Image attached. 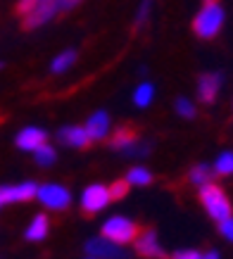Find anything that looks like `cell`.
Wrapping results in <instances>:
<instances>
[{
    "label": "cell",
    "mask_w": 233,
    "mask_h": 259,
    "mask_svg": "<svg viewBox=\"0 0 233 259\" xmlns=\"http://www.w3.org/2000/svg\"><path fill=\"white\" fill-rule=\"evenodd\" d=\"M224 8L219 0H202L200 12L193 19V33L202 40H210L214 36H219L221 26H224Z\"/></svg>",
    "instance_id": "1"
},
{
    "label": "cell",
    "mask_w": 233,
    "mask_h": 259,
    "mask_svg": "<svg viewBox=\"0 0 233 259\" xmlns=\"http://www.w3.org/2000/svg\"><path fill=\"white\" fill-rule=\"evenodd\" d=\"M198 200H200V204L205 207V212L210 214V219H214L217 224H221V221L233 217L231 200L226 195V190L221 188V186H217V183L202 186L200 193H198Z\"/></svg>",
    "instance_id": "2"
},
{
    "label": "cell",
    "mask_w": 233,
    "mask_h": 259,
    "mask_svg": "<svg viewBox=\"0 0 233 259\" xmlns=\"http://www.w3.org/2000/svg\"><path fill=\"white\" fill-rule=\"evenodd\" d=\"M140 233V226L136 221L126 219V217H109L100 228V236L107 238L109 243L114 245H126V243H133Z\"/></svg>",
    "instance_id": "3"
},
{
    "label": "cell",
    "mask_w": 233,
    "mask_h": 259,
    "mask_svg": "<svg viewBox=\"0 0 233 259\" xmlns=\"http://www.w3.org/2000/svg\"><path fill=\"white\" fill-rule=\"evenodd\" d=\"M36 200H38L46 209L64 212V209H69V204H71V193L64 188V186H57V183H43V186H38Z\"/></svg>",
    "instance_id": "4"
},
{
    "label": "cell",
    "mask_w": 233,
    "mask_h": 259,
    "mask_svg": "<svg viewBox=\"0 0 233 259\" xmlns=\"http://www.w3.org/2000/svg\"><path fill=\"white\" fill-rule=\"evenodd\" d=\"M109 202H112L109 188L95 183V186H88V188L84 190V195H81V212H84L86 217H95V214H100Z\"/></svg>",
    "instance_id": "5"
},
{
    "label": "cell",
    "mask_w": 233,
    "mask_h": 259,
    "mask_svg": "<svg viewBox=\"0 0 233 259\" xmlns=\"http://www.w3.org/2000/svg\"><path fill=\"white\" fill-rule=\"evenodd\" d=\"M84 250L88 257H93V259H129V252L122 250V245L109 243L107 238H102V236L91 238L84 245Z\"/></svg>",
    "instance_id": "6"
},
{
    "label": "cell",
    "mask_w": 233,
    "mask_h": 259,
    "mask_svg": "<svg viewBox=\"0 0 233 259\" xmlns=\"http://www.w3.org/2000/svg\"><path fill=\"white\" fill-rule=\"evenodd\" d=\"M57 12H60V0H46V3H41L33 12L22 17V29L24 31H36V29H41L43 24L50 22Z\"/></svg>",
    "instance_id": "7"
},
{
    "label": "cell",
    "mask_w": 233,
    "mask_h": 259,
    "mask_svg": "<svg viewBox=\"0 0 233 259\" xmlns=\"http://www.w3.org/2000/svg\"><path fill=\"white\" fill-rule=\"evenodd\" d=\"M38 193V186L33 181H24V183H17V186H0V197L5 204L12 202H29L33 200Z\"/></svg>",
    "instance_id": "8"
},
{
    "label": "cell",
    "mask_w": 233,
    "mask_h": 259,
    "mask_svg": "<svg viewBox=\"0 0 233 259\" xmlns=\"http://www.w3.org/2000/svg\"><path fill=\"white\" fill-rule=\"evenodd\" d=\"M136 250L145 259H164V250L152 228H140L138 238H136Z\"/></svg>",
    "instance_id": "9"
},
{
    "label": "cell",
    "mask_w": 233,
    "mask_h": 259,
    "mask_svg": "<svg viewBox=\"0 0 233 259\" xmlns=\"http://www.w3.org/2000/svg\"><path fill=\"white\" fill-rule=\"evenodd\" d=\"M46 143H48V134L43 128H38V126H26L15 138V145L19 150H24V152H36V150L43 148Z\"/></svg>",
    "instance_id": "10"
},
{
    "label": "cell",
    "mask_w": 233,
    "mask_h": 259,
    "mask_svg": "<svg viewBox=\"0 0 233 259\" xmlns=\"http://www.w3.org/2000/svg\"><path fill=\"white\" fill-rule=\"evenodd\" d=\"M136 143H138V128L131 126V124H124V126H119L114 134H112V138H109V148L129 155Z\"/></svg>",
    "instance_id": "11"
},
{
    "label": "cell",
    "mask_w": 233,
    "mask_h": 259,
    "mask_svg": "<svg viewBox=\"0 0 233 259\" xmlns=\"http://www.w3.org/2000/svg\"><path fill=\"white\" fill-rule=\"evenodd\" d=\"M57 141L67 145V148H76V150H86L93 143L86 134V128H81V126H64V128H60L57 131Z\"/></svg>",
    "instance_id": "12"
},
{
    "label": "cell",
    "mask_w": 233,
    "mask_h": 259,
    "mask_svg": "<svg viewBox=\"0 0 233 259\" xmlns=\"http://www.w3.org/2000/svg\"><path fill=\"white\" fill-rule=\"evenodd\" d=\"M86 134H88V138L91 141H105L109 134V114L107 112H93L91 117H88V121H86Z\"/></svg>",
    "instance_id": "13"
},
{
    "label": "cell",
    "mask_w": 233,
    "mask_h": 259,
    "mask_svg": "<svg viewBox=\"0 0 233 259\" xmlns=\"http://www.w3.org/2000/svg\"><path fill=\"white\" fill-rule=\"evenodd\" d=\"M219 88H221V74H202L200 81H198V98H200L205 105H212L217 100Z\"/></svg>",
    "instance_id": "14"
},
{
    "label": "cell",
    "mask_w": 233,
    "mask_h": 259,
    "mask_svg": "<svg viewBox=\"0 0 233 259\" xmlns=\"http://www.w3.org/2000/svg\"><path fill=\"white\" fill-rule=\"evenodd\" d=\"M48 231H50V219L46 214H36L31 224L26 226V231H24V238L31 240V243H41L43 238H48Z\"/></svg>",
    "instance_id": "15"
},
{
    "label": "cell",
    "mask_w": 233,
    "mask_h": 259,
    "mask_svg": "<svg viewBox=\"0 0 233 259\" xmlns=\"http://www.w3.org/2000/svg\"><path fill=\"white\" fill-rule=\"evenodd\" d=\"M188 181L193 183V186H207L214 181V169L210 164H195L190 171H188Z\"/></svg>",
    "instance_id": "16"
},
{
    "label": "cell",
    "mask_w": 233,
    "mask_h": 259,
    "mask_svg": "<svg viewBox=\"0 0 233 259\" xmlns=\"http://www.w3.org/2000/svg\"><path fill=\"white\" fill-rule=\"evenodd\" d=\"M76 50H64V53H60V55L53 60V64H50V71L53 74H62V71H67L71 67V64L76 62Z\"/></svg>",
    "instance_id": "17"
},
{
    "label": "cell",
    "mask_w": 233,
    "mask_h": 259,
    "mask_svg": "<svg viewBox=\"0 0 233 259\" xmlns=\"http://www.w3.org/2000/svg\"><path fill=\"white\" fill-rule=\"evenodd\" d=\"M126 181H129L131 186H150V183H152V174H150L145 166H133V169H129V174H126Z\"/></svg>",
    "instance_id": "18"
},
{
    "label": "cell",
    "mask_w": 233,
    "mask_h": 259,
    "mask_svg": "<svg viewBox=\"0 0 233 259\" xmlns=\"http://www.w3.org/2000/svg\"><path fill=\"white\" fill-rule=\"evenodd\" d=\"M152 5H155V0H140V8L136 10V19H133V31H138V29H143L148 24Z\"/></svg>",
    "instance_id": "19"
},
{
    "label": "cell",
    "mask_w": 233,
    "mask_h": 259,
    "mask_svg": "<svg viewBox=\"0 0 233 259\" xmlns=\"http://www.w3.org/2000/svg\"><path fill=\"white\" fill-rule=\"evenodd\" d=\"M212 169H214L217 176H231L233 174V152H221Z\"/></svg>",
    "instance_id": "20"
},
{
    "label": "cell",
    "mask_w": 233,
    "mask_h": 259,
    "mask_svg": "<svg viewBox=\"0 0 233 259\" xmlns=\"http://www.w3.org/2000/svg\"><path fill=\"white\" fill-rule=\"evenodd\" d=\"M33 159H36V164L38 166H50L55 164V159H57V152H55L53 145H43V148H38L36 152H33Z\"/></svg>",
    "instance_id": "21"
},
{
    "label": "cell",
    "mask_w": 233,
    "mask_h": 259,
    "mask_svg": "<svg viewBox=\"0 0 233 259\" xmlns=\"http://www.w3.org/2000/svg\"><path fill=\"white\" fill-rule=\"evenodd\" d=\"M152 93H155V88L150 86V83H140L136 88V93H133V102L138 105V107H148L150 102H152Z\"/></svg>",
    "instance_id": "22"
},
{
    "label": "cell",
    "mask_w": 233,
    "mask_h": 259,
    "mask_svg": "<svg viewBox=\"0 0 233 259\" xmlns=\"http://www.w3.org/2000/svg\"><path fill=\"white\" fill-rule=\"evenodd\" d=\"M174 110H176V114H181L183 119H193L195 114H198L195 105L188 100V98H179V100L174 102Z\"/></svg>",
    "instance_id": "23"
},
{
    "label": "cell",
    "mask_w": 233,
    "mask_h": 259,
    "mask_svg": "<svg viewBox=\"0 0 233 259\" xmlns=\"http://www.w3.org/2000/svg\"><path fill=\"white\" fill-rule=\"evenodd\" d=\"M107 188H109V197H112V200H122V197L129 195L131 183H129L126 179H119V181H114L112 186H107Z\"/></svg>",
    "instance_id": "24"
},
{
    "label": "cell",
    "mask_w": 233,
    "mask_h": 259,
    "mask_svg": "<svg viewBox=\"0 0 233 259\" xmlns=\"http://www.w3.org/2000/svg\"><path fill=\"white\" fill-rule=\"evenodd\" d=\"M41 3H46V0H17L15 5V15L22 19V17H26L29 12H33V10L38 8Z\"/></svg>",
    "instance_id": "25"
},
{
    "label": "cell",
    "mask_w": 233,
    "mask_h": 259,
    "mask_svg": "<svg viewBox=\"0 0 233 259\" xmlns=\"http://www.w3.org/2000/svg\"><path fill=\"white\" fill-rule=\"evenodd\" d=\"M169 259H202V252L193 250V247H188V250H176Z\"/></svg>",
    "instance_id": "26"
},
{
    "label": "cell",
    "mask_w": 233,
    "mask_h": 259,
    "mask_svg": "<svg viewBox=\"0 0 233 259\" xmlns=\"http://www.w3.org/2000/svg\"><path fill=\"white\" fill-rule=\"evenodd\" d=\"M219 233H221L226 240H231V243H233V217L219 224Z\"/></svg>",
    "instance_id": "27"
},
{
    "label": "cell",
    "mask_w": 233,
    "mask_h": 259,
    "mask_svg": "<svg viewBox=\"0 0 233 259\" xmlns=\"http://www.w3.org/2000/svg\"><path fill=\"white\" fill-rule=\"evenodd\" d=\"M79 3H84V0H60V12H69L79 5Z\"/></svg>",
    "instance_id": "28"
},
{
    "label": "cell",
    "mask_w": 233,
    "mask_h": 259,
    "mask_svg": "<svg viewBox=\"0 0 233 259\" xmlns=\"http://www.w3.org/2000/svg\"><path fill=\"white\" fill-rule=\"evenodd\" d=\"M202 259H221V254H219L217 250H210V252H205V254H202Z\"/></svg>",
    "instance_id": "29"
},
{
    "label": "cell",
    "mask_w": 233,
    "mask_h": 259,
    "mask_svg": "<svg viewBox=\"0 0 233 259\" xmlns=\"http://www.w3.org/2000/svg\"><path fill=\"white\" fill-rule=\"evenodd\" d=\"M3 204H5V202H3V197H0V207H3Z\"/></svg>",
    "instance_id": "30"
},
{
    "label": "cell",
    "mask_w": 233,
    "mask_h": 259,
    "mask_svg": "<svg viewBox=\"0 0 233 259\" xmlns=\"http://www.w3.org/2000/svg\"><path fill=\"white\" fill-rule=\"evenodd\" d=\"M0 69H3V62H0Z\"/></svg>",
    "instance_id": "31"
},
{
    "label": "cell",
    "mask_w": 233,
    "mask_h": 259,
    "mask_svg": "<svg viewBox=\"0 0 233 259\" xmlns=\"http://www.w3.org/2000/svg\"><path fill=\"white\" fill-rule=\"evenodd\" d=\"M0 124H3V117H0Z\"/></svg>",
    "instance_id": "32"
},
{
    "label": "cell",
    "mask_w": 233,
    "mask_h": 259,
    "mask_svg": "<svg viewBox=\"0 0 233 259\" xmlns=\"http://www.w3.org/2000/svg\"><path fill=\"white\" fill-rule=\"evenodd\" d=\"M88 259H93V257H88Z\"/></svg>",
    "instance_id": "33"
}]
</instances>
